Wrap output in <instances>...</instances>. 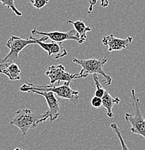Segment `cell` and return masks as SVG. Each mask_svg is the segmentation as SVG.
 <instances>
[{"instance_id": "4", "label": "cell", "mask_w": 145, "mask_h": 150, "mask_svg": "<svg viewBox=\"0 0 145 150\" xmlns=\"http://www.w3.org/2000/svg\"><path fill=\"white\" fill-rule=\"evenodd\" d=\"M107 56L101 59H78L73 58V62L76 64L80 65L82 67L80 74L86 77L89 74L101 75L104 77L103 81L104 84L111 85L112 82V78L109 76L104 71V64L107 62Z\"/></svg>"}, {"instance_id": "2", "label": "cell", "mask_w": 145, "mask_h": 150, "mask_svg": "<svg viewBox=\"0 0 145 150\" xmlns=\"http://www.w3.org/2000/svg\"><path fill=\"white\" fill-rule=\"evenodd\" d=\"M49 115L47 112L37 114L32 112L29 109H20L15 112V116L9 123L20 129L22 135L26 136L29 129L35 128L37 125L47 121Z\"/></svg>"}, {"instance_id": "9", "label": "cell", "mask_w": 145, "mask_h": 150, "mask_svg": "<svg viewBox=\"0 0 145 150\" xmlns=\"http://www.w3.org/2000/svg\"><path fill=\"white\" fill-rule=\"evenodd\" d=\"M132 40L133 38L132 36L127 37L126 39H121L116 38L113 34H110L103 38L101 42L104 46L108 48L109 52H112L121 51L127 48L132 43Z\"/></svg>"}, {"instance_id": "12", "label": "cell", "mask_w": 145, "mask_h": 150, "mask_svg": "<svg viewBox=\"0 0 145 150\" xmlns=\"http://www.w3.org/2000/svg\"><path fill=\"white\" fill-rule=\"evenodd\" d=\"M68 24L72 25L73 28H75V30L77 33L79 38V40L78 43L79 44H82L83 43H84L87 38V33L91 32V28L88 27V26H87L85 24V23L81 21V20L73 21V20H68Z\"/></svg>"}, {"instance_id": "21", "label": "cell", "mask_w": 145, "mask_h": 150, "mask_svg": "<svg viewBox=\"0 0 145 150\" xmlns=\"http://www.w3.org/2000/svg\"><path fill=\"white\" fill-rule=\"evenodd\" d=\"M18 150H25V149H20V148H18Z\"/></svg>"}, {"instance_id": "6", "label": "cell", "mask_w": 145, "mask_h": 150, "mask_svg": "<svg viewBox=\"0 0 145 150\" xmlns=\"http://www.w3.org/2000/svg\"><path fill=\"white\" fill-rule=\"evenodd\" d=\"M46 76L50 79L51 84L60 83L61 82H74L81 78L85 77L80 73L78 74H70L65 71L63 65H51L48 67V69L46 72Z\"/></svg>"}, {"instance_id": "3", "label": "cell", "mask_w": 145, "mask_h": 150, "mask_svg": "<svg viewBox=\"0 0 145 150\" xmlns=\"http://www.w3.org/2000/svg\"><path fill=\"white\" fill-rule=\"evenodd\" d=\"M48 39V37L44 36L40 38L30 37L29 38H22L12 35L9 38L7 42V46L9 48V52L4 59H1L0 62L1 64H11L15 63L17 64H20L19 54L21 52L26 46L31 44H37L40 41L45 42Z\"/></svg>"}, {"instance_id": "16", "label": "cell", "mask_w": 145, "mask_h": 150, "mask_svg": "<svg viewBox=\"0 0 145 150\" xmlns=\"http://www.w3.org/2000/svg\"><path fill=\"white\" fill-rule=\"evenodd\" d=\"M0 2L1 3L3 6L7 7L8 8L12 9V12L18 17L22 16V13L20 12L19 9H17L15 4V0H0Z\"/></svg>"}, {"instance_id": "5", "label": "cell", "mask_w": 145, "mask_h": 150, "mask_svg": "<svg viewBox=\"0 0 145 150\" xmlns=\"http://www.w3.org/2000/svg\"><path fill=\"white\" fill-rule=\"evenodd\" d=\"M131 93H132V103L134 108L135 114L132 115L129 112H126L124 115V118L132 126L130 129L131 132L132 134L141 136L145 139V118L143 116L140 108V100L137 97L135 90L132 89Z\"/></svg>"}, {"instance_id": "20", "label": "cell", "mask_w": 145, "mask_h": 150, "mask_svg": "<svg viewBox=\"0 0 145 150\" xmlns=\"http://www.w3.org/2000/svg\"><path fill=\"white\" fill-rule=\"evenodd\" d=\"M1 65H2V64H1V62H0V69H1Z\"/></svg>"}, {"instance_id": "18", "label": "cell", "mask_w": 145, "mask_h": 150, "mask_svg": "<svg viewBox=\"0 0 145 150\" xmlns=\"http://www.w3.org/2000/svg\"><path fill=\"white\" fill-rule=\"evenodd\" d=\"M50 0H29L32 5L37 9H40L45 7Z\"/></svg>"}, {"instance_id": "19", "label": "cell", "mask_w": 145, "mask_h": 150, "mask_svg": "<svg viewBox=\"0 0 145 150\" xmlns=\"http://www.w3.org/2000/svg\"><path fill=\"white\" fill-rule=\"evenodd\" d=\"M91 104L93 108H100L102 105V99L96 96L93 97L91 100Z\"/></svg>"}, {"instance_id": "15", "label": "cell", "mask_w": 145, "mask_h": 150, "mask_svg": "<svg viewBox=\"0 0 145 150\" xmlns=\"http://www.w3.org/2000/svg\"><path fill=\"white\" fill-rule=\"evenodd\" d=\"M111 129L114 131L115 134H116L117 136L118 139L120 141V143H121V150H129V148L127 147V144H125V142H124V138L122 137V134H121V131H120L119 128H118V125L116 123H111Z\"/></svg>"}, {"instance_id": "22", "label": "cell", "mask_w": 145, "mask_h": 150, "mask_svg": "<svg viewBox=\"0 0 145 150\" xmlns=\"http://www.w3.org/2000/svg\"><path fill=\"white\" fill-rule=\"evenodd\" d=\"M18 148H16V149H12V150H18Z\"/></svg>"}, {"instance_id": "7", "label": "cell", "mask_w": 145, "mask_h": 150, "mask_svg": "<svg viewBox=\"0 0 145 150\" xmlns=\"http://www.w3.org/2000/svg\"><path fill=\"white\" fill-rule=\"evenodd\" d=\"M29 93H35L44 97L48 106V110L47 111V113L49 115L50 121L51 123H53L58 118L60 114V103H59L60 99L53 93L37 91V90H31Z\"/></svg>"}, {"instance_id": "11", "label": "cell", "mask_w": 145, "mask_h": 150, "mask_svg": "<svg viewBox=\"0 0 145 150\" xmlns=\"http://www.w3.org/2000/svg\"><path fill=\"white\" fill-rule=\"evenodd\" d=\"M1 67L0 69V74L6 75L11 81L20 80L21 76V70L18 64L15 63L11 64H1Z\"/></svg>"}, {"instance_id": "14", "label": "cell", "mask_w": 145, "mask_h": 150, "mask_svg": "<svg viewBox=\"0 0 145 150\" xmlns=\"http://www.w3.org/2000/svg\"><path fill=\"white\" fill-rule=\"evenodd\" d=\"M93 81H94L95 87H96V91H95L94 93V96L98 97V98H102L103 97H104V94L106 92V90H105V89L101 86V84L100 83L99 78L97 74H93Z\"/></svg>"}, {"instance_id": "17", "label": "cell", "mask_w": 145, "mask_h": 150, "mask_svg": "<svg viewBox=\"0 0 145 150\" xmlns=\"http://www.w3.org/2000/svg\"><path fill=\"white\" fill-rule=\"evenodd\" d=\"M89 1V7H88V14H91L93 9V7L100 1L101 2V6L102 7H107L109 5V0H88Z\"/></svg>"}, {"instance_id": "13", "label": "cell", "mask_w": 145, "mask_h": 150, "mask_svg": "<svg viewBox=\"0 0 145 150\" xmlns=\"http://www.w3.org/2000/svg\"><path fill=\"white\" fill-rule=\"evenodd\" d=\"M101 99H102V105L107 110L106 115L110 118H113V112L112 109H113V105L115 104H119L120 101H121L120 100V98H118V97L113 98L109 94L108 90H106V92L104 94V97Z\"/></svg>"}, {"instance_id": "8", "label": "cell", "mask_w": 145, "mask_h": 150, "mask_svg": "<svg viewBox=\"0 0 145 150\" xmlns=\"http://www.w3.org/2000/svg\"><path fill=\"white\" fill-rule=\"evenodd\" d=\"M32 35H43L50 39L52 42L63 43L65 40H76L78 42L79 38L77 33L75 30H71L68 32H60V31H52V32H42L36 28H34L31 31Z\"/></svg>"}, {"instance_id": "10", "label": "cell", "mask_w": 145, "mask_h": 150, "mask_svg": "<svg viewBox=\"0 0 145 150\" xmlns=\"http://www.w3.org/2000/svg\"><path fill=\"white\" fill-rule=\"evenodd\" d=\"M37 45L47 51L48 56H53L54 59H59L68 55V52L62 43H56V42L45 43V42L40 41L37 43Z\"/></svg>"}, {"instance_id": "1", "label": "cell", "mask_w": 145, "mask_h": 150, "mask_svg": "<svg viewBox=\"0 0 145 150\" xmlns=\"http://www.w3.org/2000/svg\"><path fill=\"white\" fill-rule=\"evenodd\" d=\"M20 90L24 93H29L31 90H37L41 92H52L59 99H66L77 104L79 99V92L73 90L70 87V82H65L61 86L50 85H36L31 82L24 84L20 87Z\"/></svg>"}]
</instances>
